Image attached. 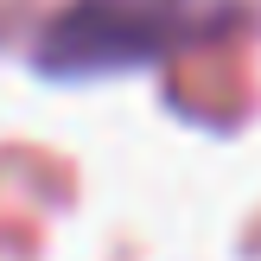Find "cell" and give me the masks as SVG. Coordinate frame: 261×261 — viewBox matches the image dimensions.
Instances as JSON below:
<instances>
[{"mask_svg": "<svg viewBox=\"0 0 261 261\" xmlns=\"http://www.w3.org/2000/svg\"><path fill=\"white\" fill-rule=\"evenodd\" d=\"M217 19V0H70L38 38V64L58 76L121 70L160 58L166 45L191 38Z\"/></svg>", "mask_w": 261, "mask_h": 261, "instance_id": "cell-1", "label": "cell"}]
</instances>
